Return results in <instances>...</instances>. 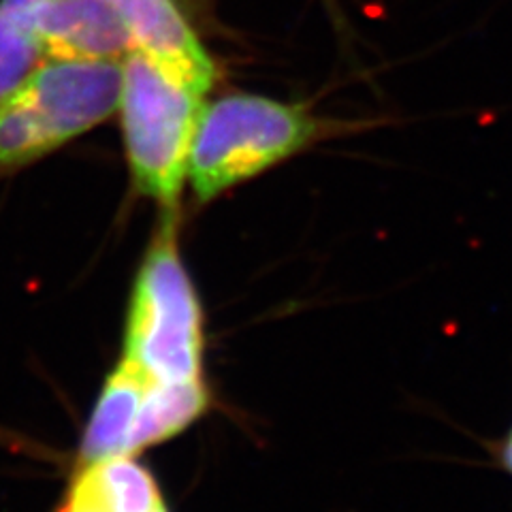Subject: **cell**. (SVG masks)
I'll return each mask as SVG.
<instances>
[{"label":"cell","mask_w":512,"mask_h":512,"mask_svg":"<svg viewBox=\"0 0 512 512\" xmlns=\"http://www.w3.org/2000/svg\"><path fill=\"white\" fill-rule=\"evenodd\" d=\"M338 124L316 118L301 103L259 94H229L203 105L190 143L186 182L205 205L327 139Z\"/></svg>","instance_id":"1"},{"label":"cell","mask_w":512,"mask_h":512,"mask_svg":"<svg viewBox=\"0 0 512 512\" xmlns=\"http://www.w3.org/2000/svg\"><path fill=\"white\" fill-rule=\"evenodd\" d=\"M122 359L165 382L203 380L205 316L180 252V210H160L128 301Z\"/></svg>","instance_id":"2"},{"label":"cell","mask_w":512,"mask_h":512,"mask_svg":"<svg viewBox=\"0 0 512 512\" xmlns=\"http://www.w3.org/2000/svg\"><path fill=\"white\" fill-rule=\"evenodd\" d=\"M120 90L122 60H45L0 99V178L114 116Z\"/></svg>","instance_id":"3"},{"label":"cell","mask_w":512,"mask_h":512,"mask_svg":"<svg viewBox=\"0 0 512 512\" xmlns=\"http://www.w3.org/2000/svg\"><path fill=\"white\" fill-rule=\"evenodd\" d=\"M199 90L137 50L122 58L120 118L135 190L160 210H180L190 143L203 109Z\"/></svg>","instance_id":"4"},{"label":"cell","mask_w":512,"mask_h":512,"mask_svg":"<svg viewBox=\"0 0 512 512\" xmlns=\"http://www.w3.org/2000/svg\"><path fill=\"white\" fill-rule=\"evenodd\" d=\"M37 32L45 60H122L135 50L111 0H41Z\"/></svg>","instance_id":"5"},{"label":"cell","mask_w":512,"mask_h":512,"mask_svg":"<svg viewBox=\"0 0 512 512\" xmlns=\"http://www.w3.org/2000/svg\"><path fill=\"white\" fill-rule=\"evenodd\" d=\"M148 382L150 376L139 367L124 359L118 361L90 412L84 438L79 442L77 466L133 455V436Z\"/></svg>","instance_id":"6"},{"label":"cell","mask_w":512,"mask_h":512,"mask_svg":"<svg viewBox=\"0 0 512 512\" xmlns=\"http://www.w3.org/2000/svg\"><path fill=\"white\" fill-rule=\"evenodd\" d=\"M210 408V389L203 380L165 382L150 378L139 408L133 455L163 444L197 423Z\"/></svg>","instance_id":"7"},{"label":"cell","mask_w":512,"mask_h":512,"mask_svg":"<svg viewBox=\"0 0 512 512\" xmlns=\"http://www.w3.org/2000/svg\"><path fill=\"white\" fill-rule=\"evenodd\" d=\"M41 0H0V99L45 62L37 32Z\"/></svg>","instance_id":"8"},{"label":"cell","mask_w":512,"mask_h":512,"mask_svg":"<svg viewBox=\"0 0 512 512\" xmlns=\"http://www.w3.org/2000/svg\"><path fill=\"white\" fill-rule=\"evenodd\" d=\"M56 512H111V510L103 508L101 504H96L92 498H88L86 493L69 485L67 495H64V500Z\"/></svg>","instance_id":"9"}]
</instances>
